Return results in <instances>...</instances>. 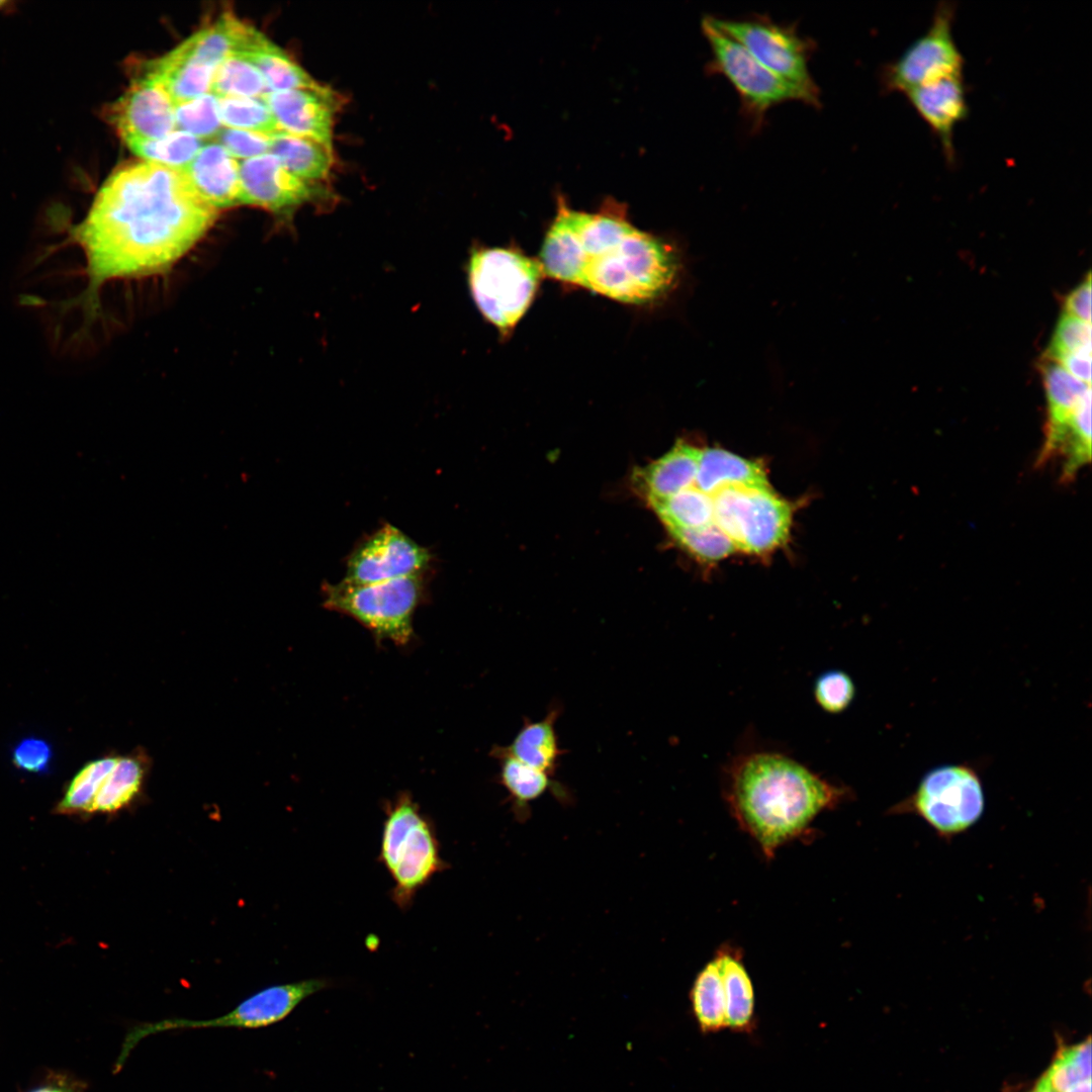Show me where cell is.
I'll return each mask as SVG.
<instances>
[{
    "label": "cell",
    "mask_w": 1092,
    "mask_h": 1092,
    "mask_svg": "<svg viewBox=\"0 0 1092 1092\" xmlns=\"http://www.w3.org/2000/svg\"><path fill=\"white\" fill-rule=\"evenodd\" d=\"M649 507L667 531L697 529L714 523L712 496L695 485Z\"/></svg>",
    "instance_id": "obj_31"
},
{
    "label": "cell",
    "mask_w": 1092,
    "mask_h": 1092,
    "mask_svg": "<svg viewBox=\"0 0 1092 1092\" xmlns=\"http://www.w3.org/2000/svg\"><path fill=\"white\" fill-rule=\"evenodd\" d=\"M178 130L186 131L199 140H213L222 127L218 98L210 92L195 99L175 105Z\"/></svg>",
    "instance_id": "obj_37"
},
{
    "label": "cell",
    "mask_w": 1092,
    "mask_h": 1092,
    "mask_svg": "<svg viewBox=\"0 0 1092 1092\" xmlns=\"http://www.w3.org/2000/svg\"><path fill=\"white\" fill-rule=\"evenodd\" d=\"M327 986L328 982L322 979L275 985L256 993L231 1012L213 1019H166L135 1026L129 1030L122 1042L115 1070L123 1066L133 1048L149 1035L181 1028L267 1026L285 1018L301 1001Z\"/></svg>",
    "instance_id": "obj_12"
},
{
    "label": "cell",
    "mask_w": 1092,
    "mask_h": 1092,
    "mask_svg": "<svg viewBox=\"0 0 1092 1092\" xmlns=\"http://www.w3.org/2000/svg\"><path fill=\"white\" fill-rule=\"evenodd\" d=\"M538 260L544 276L636 305L670 296L686 272L674 243L637 229L615 202L585 212L559 201Z\"/></svg>",
    "instance_id": "obj_2"
},
{
    "label": "cell",
    "mask_w": 1092,
    "mask_h": 1092,
    "mask_svg": "<svg viewBox=\"0 0 1092 1092\" xmlns=\"http://www.w3.org/2000/svg\"><path fill=\"white\" fill-rule=\"evenodd\" d=\"M723 983L726 1027L751 1032L755 1026V1000L751 979L740 949L721 945L714 956Z\"/></svg>",
    "instance_id": "obj_24"
},
{
    "label": "cell",
    "mask_w": 1092,
    "mask_h": 1092,
    "mask_svg": "<svg viewBox=\"0 0 1092 1092\" xmlns=\"http://www.w3.org/2000/svg\"><path fill=\"white\" fill-rule=\"evenodd\" d=\"M51 757V749L47 742L39 739H25L17 745L13 753V760L17 767L40 771L46 768Z\"/></svg>",
    "instance_id": "obj_42"
},
{
    "label": "cell",
    "mask_w": 1092,
    "mask_h": 1092,
    "mask_svg": "<svg viewBox=\"0 0 1092 1092\" xmlns=\"http://www.w3.org/2000/svg\"><path fill=\"white\" fill-rule=\"evenodd\" d=\"M9 2L0 0V10L8 6Z\"/></svg>",
    "instance_id": "obj_48"
},
{
    "label": "cell",
    "mask_w": 1092,
    "mask_h": 1092,
    "mask_svg": "<svg viewBox=\"0 0 1092 1092\" xmlns=\"http://www.w3.org/2000/svg\"><path fill=\"white\" fill-rule=\"evenodd\" d=\"M118 756H105L85 764L70 783L56 810L61 814L88 812L98 790L112 770Z\"/></svg>",
    "instance_id": "obj_35"
},
{
    "label": "cell",
    "mask_w": 1092,
    "mask_h": 1092,
    "mask_svg": "<svg viewBox=\"0 0 1092 1092\" xmlns=\"http://www.w3.org/2000/svg\"><path fill=\"white\" fill-rule=\"evenodd\" d=\"M1030 1092H1053L1045 1083L1040 1079L1034 1089Z\"/></svg>",
    "instance_id": "obj_47"
},
{
    "label": "cell",
    "mask_w": 1092,
    "mask_h": 1092,
    "mask_svg": "<svg viewBox=\"0 0 1092 1092\" xmlns=\"http://www.w3.org/2000/svg\"><path fill=\"white\" fill-rule=\"evenodd\" d=\"M701 27L711 51L706 72L722 75L729 81L739 97L741 114L752 130L760 129L768 110L781 103L801 101L814 107L821 105V101L760 64L739 42L714 26L708 16L703 17Z\"/></svg>",
    "instance_id": "obj_8"
},
{
    "label": "cell",
    "mask_w": 1092,
    "mask_h": 1092,
    "mask_svg": "<svg viewBox=\"0 0 1092 1092\" xmlns=\"http://www.w3.org/2000/svg\"><path fill=\"white\" fill-rule=\"evenodd\" d=\"M242 204L268 210L290 219L301 205L333 203V197L316 184L291 174L272 154L240 161Z\"/></svg>",
    "instance_id": "obj_14"
},
{
    "label": "cell",
    "mask_w": 1092,
    "mask_h": 1092,
    "mask_svg": "<svg viewBox=\"0 0 1092 1092\" xmlns=\"http://www.w3.org/2000/svg\"><path fill=\"white\" fill-rule=\"evenodd\" d=\"M214 73V69L183 56L175 48L145 64L143 70V75L163 86L175 105L209 93Z\"/></svg>",
    "instance_id": "obj_25"
},
{
    "label": "cell",
    "mask_w": 1092,
    "mask_h": 1092,
    "mask_svg": "<svg viewBox=\"0 0 1092 1092\" xmlns=\"http://www.w3.org/2000/svg\"><path fill=\"white\" fill-rule=\"evenodd\" d=\"M939 142L948 165L956 163L954 129L969 114L964 76L941 78L903 94Z\"/></svg>",
    "instance_id": "obj_17"
},
{
    "label": "cell",
    "mask_w": 1092,
    "mask_h": 1092,
    "mask_svg": "<svg viewBox=\"0 0 1092 1092\" xmlns=\"http://www.w3.org/2000/svg\"><path fill=\"white\" fill-rule=\"evenodd\" d=\"M238 37L235 52L247 58L260 71L269 93L320 84L283 49L254 26L244 23Z\"/></svg>",
    "instance_id": "obj_20"
},
{
    "label": "cell",
    "mask_w": 1092,
    "mask_h": 1092,
    "mask_svg": "<svg viewBox=\"0 0 1092 1092\" xmlns=\"http://www.w3.org/2000/svg\"><path fill=\"white\" fill-rule=\"evenodd\" d=\"M711 496L713 522L730 538L736 550L761 554L786 540L792 508L769 486L728 485L716 489Z\"/></svg>",
    "instance_id": "obj_9"
},
{
    "label": "cell",
    "mask_w": 1092,
    "mask_h": 1092,
    "mask_svg": "<svg viewBox=\"0 0 1092 1092\" xmlns=\"http://www.w3.org/2000/svg\"><path fill=\"white\" fill-rule=\"evenodd\" d=\"M491 755L499 762L497 782L508 794L517 821L526 822L531 817V803L547 793L561 804L572 803V793L554 777L495 750Z\"/></svg>",
    "instance_id": "obj_21"
},
{
    "label": "cell",
    "mask_w": 1092,
    "mask_h": 1092,
    "mask_svg": "<svg viewBox=\"0 0 1092 1092\" xmlns=\"http://www.w3.org/2000/svg\"><path fill=\"white\" fill-rule=\"evenodd\" d=\"M690 1001L703 1033L718 1032L726 1027L723 983L715 958L697 974L690 991Z\"/></svg>",
    "instance_id": "obj_29"
},
{
    "label": "cell",
    "mask_w": 1092,
    "mask_h": 1092,
    "mask_svg": "<svg viewBox=\"0 0 1092 1092\" xmlns=\"http://www.w3.org/2000/svg\"><path fill=\"white\" fill-rule=\"evenodd\" d=\"M953 2H940L928 28L880 72L882 90L901 94L941 78L964 76L965 60L953 36Z\"/></svg>",
    "instance_id": "obj_11"
},
{
    "label": "cell",
    "mask_w": 1092,
    "mask_h": 1092,
    "mask_svg": "<svg viewBox=\"0 0 1092 1092\" xmlns=\"http://www.w3.org/2000/svg\"><path fill=\"white\" fill-rule=\"evenodd\" d=\"M1091 1079V1043L1085 1041L1062 1051L1041 1080L1053 1092H1066Z\"/></svg>",
    "instance_id": "obj_36"
},
{
    "label": "cell",
    "mask_w": 1092,
    "mask_h": 1092,
    "mask_svg": "<svg viewBox=\"0 0 1092 1092\" xmlns=\"http://www.w3.org/2000/svg\"><path fill=\"white\" fill-rule=\"evenodd\" d=\"M182 170L199 195L218 211L242 204L240 161L219 144L203 145Z\"/></svg>",
    "instance_id": "obj_18"
},
{
    "label": "cell",
    "mask_w": 1092,
    "mask_h": 1092,
    "mask_svg": "<svg viewBox=\"0 0 1092 1092\" xmlns=\"http://www.w3.org/2000/svg\"><path fill=\"white\" fill-rule=\"evenodd\" d=\"M1066 1092H1091V1079L1073 1086Z\"/></svg>",
    "instance_id": "obj_46"
},
{
    "label": "cell",
    "mask_w": 1092,
    "mask_h": 1092,
    "mask_svg": "<svg viewBox=\"0 0 1092 1092\" xmlns=\"http://www.w3.org/2000/svg\"><path fill=\"white\" fill-rule=\"evenodd\" d=\"M855 687L850 676L840 670L822 673L814 684L817 704L828 713H840L852 702Z\"/></svg>",
    "instance_id": "obj_40"
},
{
    "label": "cell",
    "mask_w": 1092,
    "mask_h": 1092,
    "mask_svg": "<svg viewBox=\"0 0 1092 1092\" xmlns=\"http://www.w3.org/2000/svg\"><path fill=\"white\" fill-rule=\"evenodd\" d=\"M708 17L714 26L739 42L772 73L820 101L819 87L809 70L817 43L801 35L796 23L777 22L764 14Z\"/></svg>",
    "instance_id": "obj_10"
},
{
    "label": "cell",
    "mask_w": 1092,
    "mask_h": 1092,
    "mask_svg": "<svg viewBox=\"0 0 1092 1092\" xmlns=\"http://www.w3.org/2000/svg\"><path fill=\"white\" fill-rule=\"evenodd\" d=\"M123 142L144 160L178 169L187 166L204 145L202 140L178 129L158 140L129 138Z\"/></svg>",
    "instance_id": "obj_33"
},
{
    "label": "cell",
    "mask_w": 1092,
    "mask_h": 1092,
    "mask_svg": "<svg viewBox=\"0 0 1092 1092\" xmlns=\"http://www.w3.org/2000/svg\"><path fill=\"white\" fill-rule=\"evenodd\" d=\"M979 765L965 761L928 770L915 790L888 809L889 815H914L942 840L970 830L985 811Z\"/></svg>",
    "instance_id": "obj_6"
},
{
    "label": "cell",
    "mask_w": 1092,
    "mask_h": 1092,
    "mask_svg": "<svg viewBox=\"0 0 1092 1092\" xmlns=\"http://www.w3.org/2000/svg\"><path fill=\"white\" fill-rule=\"evenodd\" d=\"M146 766L138 755L118 756L88 812L111 813L127 806L141 791Z\"/></svg>",
    "instance_id": "obj_30"
},
{
    "label": "cell",
    "mask_w": 1092,
    "mask_h": 1092,
    "mask_svg": "<svg viewBox=\"0 0 1092 1092\" xmlns=\"http://www.w3.org/2000/svg\"><path fill=\"white\" fill-rule=\"evenodd\" d=\"M471 297L484 320L509 338L544 276L538 258L514 247L474 246L466 264Z\"/></svg>",
    "instance_id": "obj_4"
},
{
    "label": "cell",
    "mask_w": 1092,
    "mask_h": 1092,
    "mask_svg": "<svg viewBox=\"0 0 1092 1092\" xmlns=\"http://www.w3.org/2000/svg\"><path fill=\"white\" fill-rule=\"evenodd\" d=\"M432 561L430 551L398 528L386 524L361 542L349 555L343 580L372 584L424 575Z\"/></svg>",
    "instance_id": "obj_13"
},
{
    "label": "cell",
    "mask_w": 1092,
    "mask_h": 1092,
    "mask_svg": "<svg viewBox=\"0 0 1092 1092\" xmlns=\"http://www.w3.org/2000/svg\"><path fill=\"white\" fill-rule=\"evenodd\" d=\"M425 592L424 575L372 584L342 580L324 584V607L353 618L378 641L405 645L413 639L414 614Z\"/></svg>",
    "instance_id": "obj_7"
},
{
    "label": "cell",
    "mask_w": 1092,
    "mask_h": 1092,
    "mask_svg": "<svg viewBox=\"0 0 1092 1092\" xmlns=\"http://www.w3.org/2000/svg\"><path fill=\"white\" fill-rule=\"evenodd\" d=\"M222 126L264 134L281 131L264 98H218Z\"/></svg>",
    "instance_id": "obj_34"
},
{
    "label": "cell",
    "mask_w": 1092,
    "mask_h": 1092,
    "mask_svg": "<svg viewBox=\"0 0 1092 1092\" xmlns=\"http://www.w3.org/2000/svg\"><path fill=\"white\" fill-rule=\"evenodd\" d=\"M693 485L707 494L728 485L769 486L759 462L744 459L719 448L701 450Z\"/></svg>",
    "instance_id": "obj_26"
},
{
    "label": "cell",
    "mask_w": 1092,
    "mask_h": 1092,
    "mask_svg": "<svg viewBox=\"0 0 1092 1092\" xmlns=\"http://www.w3.org/2000/svg\"><path fill=\"white\" fill-rule=\"evenodd\" d=\"M701 450L678 440L660 458L634 470L632 484L635 491L650 506L692 486Z\"/></svg>",
    "instance_id": "obj_19"
},
{
    "label": "cell",
    "mask_w": 1092,
    "mask_h": 1092,
    "mask_svg": "<svg viewBox=\"0 0 1092 1092\" xmlns=\"http://www.w3.org/2000/svg\"><path fill=\"white\" fill-rule=\"evenodd\" d=\"M668 532L684 550L704 561H717L737 551L730 538L714 523L702 528Z\"/></svg>",
    "instance_id": "obj_38"
},
{
    "label": "cell",
    "mask_w": 1092,
    "mask_h": 1092,
    "mask_svg": "<svg viewBox=\"0 0 1092 1092\" xmlns=\"http://www.w3.org/2000/svg\"><path fill=\"white\" fill-rule=\"evenodd\" d=\"M271 135L222 126L213 142L222 146L236 159H250L270 151Z\"/></svg>",
    "instance_id": "obj_41"
},
{
    "label": "cell",
    "mask_w": 1092,
    "mask_h": 1092,
    "mask_svg": "<svg viewBox=\"0 0 1092 1092\" xmlns=\"http://www.w3.org/2000/svg\"><path fill=\"white\" fill-rule=\"evenodd\" d=\"M281 131L333 147V130L341 98L321 84L270 92L264 97Z\"/></svg>",
    "instance_id": "obj_16"
},
{
    "label": "cell",
    "mask_w": 1092,
    "mask_h": 1092,
    "mask_svg": "<svg viewBox=\"0 0 1092 1092\" xmlns=\"http://www.w3.org/2000/svg\"><path fill=\"white\" fill-rule=\"evenodd\" d=\"M1091 390L1088 391L1058 433L1044 442L1036 458L1038 465L1060 457V479L1070 482L1091 460Z\"/></svg>",
    "instance_id": "obj_23"
},
{
    "label": "cell",
    "mask_w": 1092,
    "mask_h": 1092,
    "mask_svg": "<svg viewBox=\"0 0 1092 1092\" xmlns=\"http://www.w3.org/2000/svg\"><path fill=\"white\" fill-rule=\"evenodd\" d=\"M269 153L291 174L313 184L327 179L334 164L333 147L285 131L271 134Z\"/></svg>",
    "instance_id": "obj_27"
},
{
    "label": "cell",
    "mask_w": 1092,
    "mask_h": 1092,
    "mask_svg": "<svg viewBox=\"0 0 1092 1092\" xmlns=\"http://www.w3.org/2000/svg\"><path fill=\"white\" fill-rule=\"evenodd\" d=\"M86 1084L66 1072L50 1071L26 1092H84Z\"/></svg>",
    "instance_id": "obj_44"
},
{
    "label": "cell",
    "mask_w": 1092,
    "mask_h": 1092,
    "mask_svg": "<svg viewBox=\"0 0 1092 1092\" xmlns=\"http://www.w3.org/2000/svg\"><path fill=\"white\" fill-rule=\"evenodd\" d=\"M723 794L738 826L770 859L781 846L808 832L819 814L848 800L851 792L788 754L750 750L728 763Z\"/></svg>",
    "instance_id": "obj_3"
},
{
    "label": "cell",
    "mask_w": 1092,
    "mask_h": 1092,
    "mask_svg": "<svg viewBox=\"0 0 1092 1092\" xmlns=\"http://www.w3.org/2000/svg\"><path fill=\"white\" fill-rule=\"evenodd\" d=\"M104 114L122 141L158 140L177 129L173 100L160 83L143 74Z\"/></svg>",
    "instance_id": "obj_15"
},
{
    "label": "cell",
    "mask_w": 1092,
    "mask_h": 1092,
    "mask_svg": "<svg viewBox=\"0 0 1092 1092\" xmlns=\"http://www.w3.org/2000/svg\"><path fill=\"white\" fill-rule=\"evenodd\" d=\"M1040 372L1048 404L1044 442L1053 438L1067 422L1082 397L1091 390V385L1075 378L1048 355L1041 359Z\"/></svg>",
    "instance_id": "obj_28"
},
{
    "label": "cell",
    "mask_w": 1092,
    "mask_h": 1092,
    "mask_svg": "<svg viewBox=\"0 0 1092 1092\" xmlns=\"http://www.w3.org/2000/svg\"><path fill=\"white\" fill-rule=\"evenodd\" d=\"M210 93L217 98H264L269 92L260 71L243 55L233 52L216 69Z\"/></svg>",
    "instance_id": "obj_32"
},
{
    "label": "cell",
    "mask_w": 1092,
    "mask_h": 1092,
    "mask_svg": "<svg viewBox=\"0 0 1092 1092\" xmlns=\"http://www.w3.org/2000/svg\"><path fill=\"white\" fill-rule=\"evenodd\" d=\"M1064 312L1091 324V275L1076 286L1064 300Z\"/></svg>",
    "instance_id": "obj_43"
},
{
    "label": "cell",
    "mask_w": 1092,
    "mask_h": 1092,
    "mask_svg": "<svg viewBox=\"0 0 1092 1092\" xmlns=\"http://www.w3.org/2000/svg\"><path fill=\"white\" fill-rule=\"evenodd\" d=\"M1055 360L1075 378L1091 385V351L1067 354Z\"/></svg>",
    "instance_id": "obj_45"
},
{
    "label": "cell",
    "mask_w": 1092,
    "mask_h": 1092,
    "mask_svg": "<svg viewBox=\"0 0 1092 1092\" xmlns=\"http://www.w3.org/2000/svg\"><path fill=\"white\" fill-rule=\"evenodd\" d=\"M1091 324L1063 312L1045 355L1058 359L1080 351H1091Z\"/></svg>",
    "instance_id": "obj_39"
},
{
    "label": "cell",
    "mask_w": 1092,
    "mask_h": 1092,
    "mask_svg": "<svg viewBox=\"0 0 1092 1092\" xmlns=\"http://www.w3.org/2000/svg\"><path fill=\"white\" fill-rule=\"evenodd\" d=\"M218 213L182 169L143 160L112 172L68 235L85 257L87 286L77 301L88 318L96 316L106 283L168 272L204 238Z\"/></svg>",
    "instance_id": "obj_1"
},
{
    "label": "cell",
    "mask_w": 1092,
    "mask_h": 1092,
    "mask_svg": "<svg viewBox=\"0 0 1092 1092\" xmlns=\"http://www.w3.org/2000/svg\"><path fill=\"white\" fill-rule=\"evenodd\" d=\"M379 861L393 881L391 899L402 910L438 873L447 869L435 828L412 797L400 794L385 808Z\"/></svg>",
    "instance_id": "obj_5"
},
{
    "label": "cell",
    "mask_w": 1092,
    "mask_h": 1092,
    "mask_svg": "<svg viewBox=\"0 0 1092 1092\" xmlns=\"http://www.w3.org/2000/svg\"><path fill=\"white\" fill-rule=\"evenodd\" d=\"M561 712V704L552 703L544 718L532 721L525 717L513 740L505 746L495 745L492 750L555 777L560 758L565 754L555 728Z\"/></svg>",
    "instance_id": "obj_22"
}]
</instances>
